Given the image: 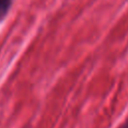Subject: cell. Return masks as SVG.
Returning a JSON list of instances; mask_svg holds the SVG:
<instances>
[{"label":"cell","mask_w":128,"mask_h":128,"mask_svg":"<svg viewBox=\"0 0 128 128\" xmlns=\"http://www.w3.org/2000/svg\"><path fill=\"white\" fill-rule=\"evenodd\" d=\"M13 0H0V22L5 18L8 11L10 10Z\"/></svg>","instance_id":"6da1fadb"},{"label":"cell","mask_w":128,"mask_h":128,"mask_svg":"<svg viewBox=\"0 0 128 128\" xmlns=\"http://www.w3.org/2000/svg\"><path fill=\"white\" fill-rule=\"evenodd\" d=\"M119 128H128V119H127V120H126V121H125Z\"/></svg>","instance_id":"7a4b0ae2"}]
</instances>
